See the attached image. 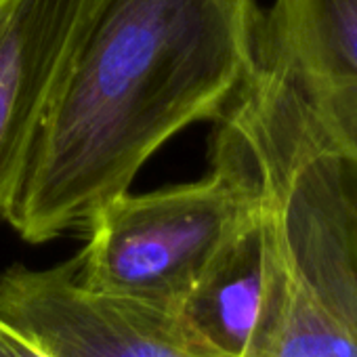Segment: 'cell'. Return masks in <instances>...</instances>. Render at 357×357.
I'll list each match as a JSON object with an SVG mask.
<instances>
[{
	"instance_id": "obj_2",
	"label": "cell",
	"mask_w": 357,
	"mask_h": 357,
	"mask_svg": "<svg viewBox=\"0 0 357 357\" xmlns=\"http://www.w3.org/2000/svg\"><path fill=\"white\" fill-rule=\"evenodd\" d=\"M257 188L265 286L242 357H357V160L321 128L275 66L217 120Z\"/></svg>"
},
{
	"instance_id": "obj_3",
	"label": "cell",
	"mask_w": 357,
	"mask_h": 357,
	"mask_svg": "<svg viewBox=\"0 0 357 357\" xmlns=\"http://www.w3.org/2000/svg\"><path fill=\"white\" fill-rule=\"evenodd\" d=\"M257 204L242 162L213 141L211 172L198 181L105 202L84 227L76 278L95 292L178 309Z\"/></svg>"
},
{
	"instance_id": "obj_7",
	"label": "cell",
	"mask_w": 357,
	"mask_h": 357,
	"mask_svg": "<svg viewBox=\"0 0 357 357\" xmlns=\"http://www.w3.org/2000/svg\"><path fill=\"white\" fill-rule=\"evenodd\" d=\"M265 286V231L261 206L215 257L178 313L225 357H242L255 332Z\"/></svg>"
},
{
	"instance_id": "obj_4",
	"label": "cell",
	"mask_w": 357,
	"mask_h": 357,
	"mask_svg": "<svg viewBox=\"0 0 357 357\" xmlns=\"http://www.w3.org/2000/svg\"><path fill=\"white\" fill-rule=\"evenodd\" d=\"M0 317L51 357H225L174 307L89 290L74 259L0 273Z\"/></svg>"
},
{
	"instance_id": "obj_8",
	"label": "cell",
	"mask_w": 357,
	"mask_h": 357,
	"mask_svg": "<svg viewBox=\"0 0 357 357\" xmlns=\"http://www.w3.org/2000/svg\"><path fill=\"white\" fill-rule=\"evenodd\" d=\"M0 357H51L36 340L0 317Z\"/></svg>"
},
{
	"instance_id": "obj_6",
	"label": "cell",
	"mask_w": 357,
	"mask_h": 357,
	"mask_svg": "<svg viewBox=\"0 0 357 357\" xmlns=\"http://www.w3.org/2000/svg\"><path fill=\"white\" fill-rule=\"evenodd\" d=\"M259 59L288 76L328 137L357 160V0H273Z\"/></svg>"
},
{
	"instance_id": "obj_1",
	"label": "cell",
	"mask_w": 357,
	"mask_h": 357,
	"mask_svg": "<svg viewBox=\"0 0 357 357\" xmlns=\"http://www.w3.org/2000/svg\"><path fill=\"white\" fill-rule=\"evenodd\" d=\"M261 22L257 0H95L5 221L30 244L84 229L166 141L227 112Z\"/></svg>"
},
{
	"instance_id": "obj_5",
	"label": "cell",
	"mask_w": 357,
	"mask_h": 357,
	"mask_svg": "<svg viewBox=\"0 0 357 357\" xmlns=\"http://www.w3.org/2000/svg\"><path fill=\"white\" fill-rule=\"evenodd\" d=\"M95 0H0V217L80 47Z\"/></svg>"
}]
</instances>
